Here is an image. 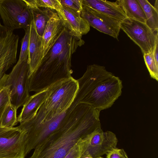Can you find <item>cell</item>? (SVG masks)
<instances>
[{
	"instance_id": "obj_31",
	"label": "cell",
	"mask_w": 158,
	"mask_h": 158,
	"mask_svg": "<svg viewBox=\"0 0 158 158\" xmlns=\"http://www.w3.org/2000/svg\"><path fill=\"white\" fill-rule=\"evenodd\" d=\"M81 158H93L91 156L89 155H86L82 156Z\"/></svg>"
},
{
	"instance_id": "obj_15",
	"label": "cell",
	"mask_w": 158,
	"mask_h": 158,
	"mask_svg": "<svg viewBox=\"0 0 158 158\" xmlns=\"http://www.w3.org/2000/svg\"><path fill=\"white\" fill-rule=\"evenodd\" d=\"M82 5L110 16L120 23L127 18L116 2L103 0H81Z\"/></svg>"
},
{
	"instance_id": "obj_18",
	"label": "cell",
	"mask_w": 158,
	"mask_h": 158,
	"mask_svg": "<svg viewBox=\"0 0 158 158\" xmlns=\"http://www.w3.org/2000/svg\"><path fill=\"white\" fill-rule=\"evenodd\" d=\"M116 2L127 18L145 23L146 18L138 0H118Z\"/></svg>"
},
{
	"instance_id": "obj_26",
	"label": "cell",
	"mask_w": 158,
	"mask_h": 158,
	"mask_svg": "<svg viewBox=\"0 0 158 158\" xmlns=\"http://www.w3.org/2000/svg\"><path fill=\"white\" fill-rule=\"evenodd\" d=\"M9 102V89L8 87L5 86L0 91V119L6 105Z\"/></svg>"
},
{
	"instance_id": "obj_23",
	"label": "cell",
	"mask_w": 158,
	"mask_h": 158,
	"mask_svg": "<svg viewBox=\"0 0 158 158\" xmlns=\"http://www.w3.org/2000/svg\"><path fill=\"white\" fill-rule=\"evenodd\" d=\"M25 31V35L21 41V47L19 58L17 62L18 63L26 60L28 59V58L30 28Z\"/></svg>"
},
{
	"instance_id": "obj_29",
	"label": "cell",
	"mask_w": 158,
	"mask_h": 158,
	"mask_svg": "<svg viewBox=\"0 0 158 158\" xmlns=\"http://www.w3.org/2000/svg\"><path fill=\"white\" fill-rule=\"evenodd\" d=\"M120 153L121 158H129L126 152L123 149H120Z\"/></svg>"
},
{
	"instance_id": "obj_22",
	"label": "cell",
	"mask_w": 158,
	"mask_h": 158,
	"mask_svg": "<svg viewBox=\"0 0 158 158\" xmlns=\"http://www.w3.org/2000/svg\"><path fill=\"white\" fill-rule=\"evenodd\" d=\"M33 4L38 7L50 8L58 14L62 11L63 6L60 0H31Z\"/></svg>"
},
{
	"instance_id": "obj_8",
	"label": "cell",
	"mask_w": 158,
	"mask_h": 158,
	"mask_svg": "<svg viewBox=\"0 0 158 158\" xmlns=\"http://www.w3.org/2000/svg\"><path fill=\"white\" fill-rule=\"evenodd\" d=\"M120 28L140 48L143 54L153 51L158 40V31L145 23L127 18L120 23Z\"/></svg>"
},
{
	"instance_id": "obj_14",
	"label": "cell",
	"mask_w": 158,
	"mask_h": 158,
	"mask_svg": "<svg viewBox=\"0 0 158 158\" xmlns=\"http://www.w3.org/2000/svg\"><path fill=\"white\" fill-rule=\"evenodd\" d=\"M42 37L37 33L33 20L30 28V38L28 60L30 68L29 77L35 71L42 59Z\"/></svg>"
},
{
	"instance_id": "obj_3",
	"label": "cell",
	"mask_w": 158,
	"mask_h": 158,
	"mask_svg": "<svg viewBox=\"0 0 158 158\" xmlns=\"http://www.w3.org/2000/svg\"><path fill=\"white\" fill-rule=\"evenodd\" d=\"M77 81L78 89L75 98L78 103L100 111L110 107L122 93V81L103 66H88Z\"/></svg>"
},
{
	"instance_id": "obj_28",
	"label": "cell",
	"mask_w": 158,
	"mask_h": 158,
	"mask_svg": "<svg viewBox=\"0 0 158 158\" xmlns=\"http://www.w3.org/2000/svg\"><path fill=\"white\" fill-rule=\"evenodd\" d=\"M158 40H157L152 51L153 55L155 61L157 64L158 62Z\"/></svg>"
},
{
	"instance_id": "obj_24",
	"label": "cell",
	"mask_w": 158,
	"mask_h": 158,
	"mask_svg": "<svg viewBox=\"0 0 158 158\" xmlns=\"http://www.w3.org/2000/svg\"><path fill=\"white\" fill-rule=\"evenodd\" d=\"M84 138L80 139L64 158H81L85 150Z\"/></svg>"
},
{
	"instance_id": "obj_17",
	"label": "cell",
	"mask_w": 158,
	"mask_h": 158,
	"mask_svg": "<svg viewBox=\"0 0 158 158\" xmlns=\"http://www.w3.org/2000/svg\"><path fill=\"white\" fill-rule=\"evenodd\" d=\"M24 1L31 10L37 33L42 37L48 21L56 11L49 8L37 7L31 0Z\"/></svg>"
},
{
	"instance_id": "obj_1",
	"label": "cell",
	"mask_w": 158,
	"mask_h": 158,
	"mask_svg": "<svg viewBox=\"0 0 158 158\" xmlns=\"http://www.w3.org/2000/svg\"><path fill=\"white\" fill-rule=\"evenodd\" d=\"M101 111L80 103L67 122L36 147L29 158H64L80 140L101 127Z\"/></svg>"
},
{
	"instance_id": "obj_32",
	"label": "cell",
	"mask_w": 158,
	"mask_h": 158,
	"mask_svg": "<svg viewBox=\"0 0 158 158\" xmlns=\"http://www.w3.org/2000/svg\"><path fill=\"white\" fill-rule=\"evenodd\" d=\"M103 158V157H102L101 156V157H98V158Z\"/></svg>"
},
{
	"instance_id": "obj_30",
	"label": "cell",
	"mask_w": 158,
	"mask_h": 158,
	"mask_svg": "<svg viewBox=\"0 0 158 158\" xmlns=\"http://www.w3.org/2000/svg\"><path fill=\"white\" fill-rule=\"evenodd\" d=\"M153 6L157 10H158V1L157 0L156 1L154 6Z\"/></svg>"
},
{
	"instance_id": "obj_27",
	"label": "cell",
	"mask_w": 158,
	"mask_h": 158,
	"mask_svg": "<svg viewBox=\"0 0 158 158\" xmlns=\"http://www.w3.org/2000/svg\"><path fill=\"white\" fill-rule=\"evenodd\" d=\"M120 150L117 148L111 150L106 154V158H121Z\"/></svg>"
},
{
	"instance_id": "obj_11",
	"label": "cell",
	"mask_w": 158,
	"mask_h": 158,
	"mask_svg": "<svg viewBox=\"0 0 158 158\" xmlns=\"http://www.w3.org/2000/svg\"><path fill=\"white\" fill-rule=\"evenodd\" d=\"M81 16L90 26L118 40L121 28L120 22L117 20L83 5Z\"/></svg>"
},
{
	"instance_id": "obj_12",
	"label": "cell",
	"mask_w": 158,
	"mask_h": 158,
	"mask_svg": "<svg viewBox=\"0 0 158 158\" xmlns=\"http://www.w3.org/2000/svg\"><path fill=\"white\" fill-rule=\"evenodd\" d=\"M63 6L62 11L58 14L64 27L72 36L81 39L83 35L90 31V26L81 15Z\"/></svg>"
},
{
	"instance_id": "obj_6",
	"label": "cell",
	"mask_w": 158,
	"mask_h": 158,
	"mask_svg": "<svg viewBox=\"0 0 158 158\" xmlns=\"http://www.w3.org/2000/svg\"><path fill=\"white\" fill-rule=\"evenodd\" d=\"M76 105L72 103L64 112L51 120L22 130L26 135L25 154L35 149L52 134L62 127L68 121Z\"/></svg>"
},
{
	"instance_id": "obj_16",
	"label": "cell",
	"mask_w": 158,
	"mask_h": 158,
	"mask_svg": "<svg viewBox=\"0 0 158 158\" xmlns=\"http://www.w3.org/2000/svg\"><path fill=\"white\" fill-rule=\"evenodd\" d=\"M49 89L36 93L30 96L23 106L17 120L20 123L33 118L36 115L40 107L45 101L49 93Z\"/></svg>"
},
{
	"instance_id": "obj_5",
	"label": "cell",
	"mask_w": 158,
	"mask_h": 158,
	"mask_svg": "<svg viewBox=\"0 0 158 158\" xmlns=\"http://www.w3.org/2000/svg\"><path fill=\"white\" fill-rule=\"evenodd\" d=\"M30 68L28 59L17 63L13 67L5 82L9 89L10 102L17 110L30 98Z\"/></svg>"
},
{
	"instance_id": "obj_13",
	"label": "cell",
	"mask_w": 158,
	"mask_h": 158,
	"mask_svg": "<svg viewBox=\"0 0 158 158\" xmlns=\"http://www.w3.org/2000/svg\"><path fill=\"white\" fill-rule=\"evenodd\" d=\"M64 28L58 13L55 12L48 21L42 36V59L59 39Z\"/></svg>"
},
{
	"instance_id": "obj_2",
	"label": "cell",
	"mask_w": 158,
	"mask_h": 158,
	"mask_svg": "<svg viewBox=\"0 0 158 158\" xmlns=\"http://www.w3.org/2000/svg\"><path fill=\"white\" fill-rule=\"evenodd\" d=\"M84 43L82 39L72 36L64 28L59 39L30 76L29 92L42 91L58 81L71 77L72 56Z\"/></svg>"
},
{
	"instance_id": "obj_21",
	"label": "cell",
	"mask_w": 158,
	"mask_h": 158,
	"mask_svg": "<svg viewBox=\"0 0 158 158\" xmlns=\"http://www.w3.org/2000/svg\"><path fill=\"white\" fill-rule=\"evenodd\" d=\"M145 64L152 78L158 81V64L154 58L152 51L143 54Z\"/></svg>"
},
{
	"instance_id": "obj_10",
	"label": "cell",
	"mask_w": 158,
	"mask_h": 158,
	"mask_svg": "<svg viewBox=\"0 0 158 158\" xmlns=\"http://www.w3.org/2000/svg\"><path fill=\"white\" fill-rule=\"evenodd\" d=\"M85 151L82 156L89 155L93 158L101 157L111 150L116 148L118 140L116 135L110 131H103L99 128L84 138Z\"/></svg>"
},
{
	"instance_id": "obj_9",
	"label": "cell",
	"mask_w": 158,
	"mask_h": 158,
	"mask_svg": "<svg viewBox=\"0 0 158 158\" xmlns=\"http://www.w3.org/2000/svg\"><path fill=\"white\" fill-rule=\"evenodd\" d=\"M26 135L18 127H0V158H25Z\"/></svg>"
},
{
	"instance_id": "obj_20",
	"label": "cell",
	"mask_w": 158,
	"mask_h": 158,
	"mask_svg": "<svg viewBox=\"0 0 158 158\" xmlns=\"http://www.w3.org/2000/svg\"><path fill=\"white\" fill-rule=\"evenodd\" d=\"M16 108L10 102L6 105L0 119V127L11 128L17 124L18 122Z\"/></svg>"
},
{
	"instance_id": "obj_25",
	"label": "cell",
	"mask_w": 158,
	"mask_h": 158,
	"mask_svg": "<svg viewBox=\"0 0 158 158\" xmlns=\"http://www.w3.org/2000/svg\"><path fill=\"white\" fill-rule=\"evenodd\" d=\"M62 6L81 15L82 10L81 0H60Z\"/></svg>"
},
{
	"instance_id": "obj_4",
	"label": "cell",
	"mask_w": 158,
	"mask_h": 158,
	"mask_svg": "<svg viewBox=\"0 0 158 158\" xmlns=\"http://www.w3.org/2000/svg\"><path fill=\"white\" fill-rule=\"evenodd\" d=\"M48 95L32 119L20 123L21 129L48 121L64 112L73 102L78 89L72 77L58 81L49 87Z\"/></svg>"
},
{
	"instance_id": "obj_19",
	"label": "cell",
	"mask_w": 158,
	"mask_h": 158,
	"mask_svg": "<svg viewBox=\"0 0 158 158\" xmlns=\"http://www.w3.org/2000/svg\"><path fill=\"white\" fill-rule=\"evenodd\" d=\"M145 15V23L154 31H158V10L147 0H138Z\"/></svg>"
},
{
	"instance_id": "obj_7",
	"label": "cell",
	"mask_w": 158,
	"mask_h": 158,
	"mask_svg": "<svg viewBox=\"0 0 158 158\" xmlns=\"http://www.w3.org/2000/svg\"><path fill=\"white\" fill-rule=\"evenodd\" d=\"M0 15L4 26L12 31L19 28L26 31L33 20L24 0H0Z\"/></svg>"
}]
</instances>
